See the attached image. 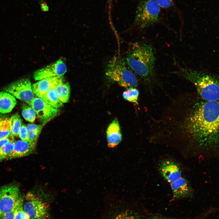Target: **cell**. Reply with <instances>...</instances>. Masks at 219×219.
I'll use <instances>...</instances> for the list:
<instances>
[{"instance_id": "cell-1", "label": "cell", "mask_w": 219, "mask_h": 219, "mask_svg": "<svg viewBox=\"0 0 219 219\" xmlns=\"http://www.w3.org/2000/svg\"><path fill=\"white\" fill-rule=\"evenodd\" d=\"M155 127L173 142L218 144L219 100H204L197 93H180L163 109Z\"/></svg>"}, {"instance_id": "cell-2", "label": "cell", "mask_w": 219, "mask_h": 219, "mask_svg": "<svg viewBox=\"0 0 219 219\" xmlns=\"http://www.w3.org/2000/svg\"><path fill=\"white\" fill-rule=\"evenodd\" d=\"M129 68L146 86L148 92L153 95L154 88H163L157 77L155 70L156 58L151 44L143 43L130 50L125 58Z\"/></svg>"}, {"instance_id": "cell-3", "label": "cell", "mask_w": 219, "mask_h": 219, "mask_svg": "<svg viewBox=\"0 0 219 219\" xmlns=\"http://www.w3.org/2000/svg\"><path fill=\"white\" fill-rule=\"evenodd\" d=\"M190 82L203 99L219 100V80L207 72L179 66L175 73Z\"/></svg>"}, {"instance_id": "cell-4", "label": "cell", "mask_w": 219, "mask_h": 219, "mask_svg": "<svg viewBox=\"0 0 219 219\" xmlns=\"http://www.w3.org/2000/svg\"><path fill=\"white\" fill-rule=\"evenodd\" d=\"M105 75L109 82L116 83L122 87L136 88L138 84L136 75L128 65L125 58L120 57H114L108 61Z\"/></svg>"}, {"instance_id": "cell-5", "label": "cell", "mask_w": 219, "mask_h": 219, "mask_svg": "<svg viewBox=\"0 0 219 219\" xmlns=\"http://www.w3.org/2000/svg\"><path fill=\"white\" fill-rule=\"evenodd\" d=\"M160 6L155 0H144L137 8L134 23L139 29L147 28L157 22Z\"/></svg>"}, {"instance_id": "cell-6", "label": "cell", "mask_w": 219, "mask_h": 219, "mask_svg": "<svg viewBox=\"0 0 219 219\" xmlns=\"http://www.w3.org/2000/svg\"><path fill=\"white\" fill-rule=\"evenodd\" d=\"M3 90L30 106L34 98L30 81L27 78L15 81L6 86Z\"/></svg>"}, {"instance_id": "cell-7", "label": "cell", "mask_w": 219, "mask_h": 219, "mask_svg": "<svg viewBox=\"0 0 219 219\" xmlns=\"http://www.w3.org/2000/svg\"><path fill=\"white\" fill-rule=\"evenodd\" d=\"M26 198L23 208L30 219H46L48 217V208L45 203L30 193L27 194Z\"/></svg>"}, {"instance_id": "cell-8", "label": "cell", "mask_w": 219, "mask_h": 219, "mask_svg": "<svg viewBox=\"0 0 219 219\" xmlns=\"http://www.w3.org/2000/svg\"><path fill=\"white\" fill-rule=\"evenodd\" d=\"M23 197L17 186L10 184L0 188V217L10 211Z\"/></svg>"}, {"instance_id": "cell-9", "label": "cell", "mask_w": 219, "mask_h": 219, "mask_svg": "<svg viewBox=\"0 0 219 219\" xmlns=\"http://www.w3.org/2000/svg\"><path fill=\"white\" fill-rule=\"evenodd\" d=\"M30 106L43 125L55 117L59 112L58 109L52 107L38 97L34 98Z\"/></svg>"}, {"instance_id": "cell-10", "label": "cell", "mask_w": 219, "mask_h": 219, "mask_svg": "<svg viewBox=\"0 0 219 219\" xmlns=\"http://www.w3.org/2000/svg\"><path fill=\"white\" fill-rule=\"evenodd\" d=\"M158 170L162 176L170 183L182 177V171L179 164L171 158H165L160 161Z\"/></svg>"}, {"instance_id": "cell-11", "label": "cell", "mask_w": 219, "mask_h": 219, "mask_svg": "<svg viewBox=\"0 0 219 219\" xmlns=\"http://www.w3.org/2000/svg\"><path fill=\"white\" fill-rule=\"evenodd\" d=\"M67 67L63 61L60 59L34 72L33 76L36 81L54 76H61L67 71Z\"/></svg>"}, {"instance_id": "cell-12", "label": "cell", "mask_w": 219, "mask_h": 219, "mask_svg": "<svg viewBox=\"0 0 219 219\" xmlns=\"http://www.w3.org/2000/svg\"><path fill=\"white\" fill-rule=\"evenodd\" d=\"M63 82V76L47 77L38 81L32 85L35 95L40 97L43 94L54 88Z\"/></svg>"}, {"instance_id": "cell-13", "label": "cell", "mask_w": 219, "mask_h": 219, "mask_svg": "<svg viewBox=\"0 0 219 219\" xmlns=\"http://www.w3.org/2000/svg\"><path fill=\"white\" fill-rule=\"evenodd\" d=\"M170 184L173 197L175 199L191 197L193 195V188L185 178L182 177Z\"/></svg>"}, {"instance_id": "cell-14", "label": "cell", "mask_w": 219, "mask_h": 219, "mask_svg": "<svg viewBox=\"0 0 219 219\" xmlns=\"http://www.w3.org/2000/svg\"><path fill=\"white\" fill-rule=\"evenodd\" d=\"M36 144L30 141L19 140L16 141L12 151L6 159L22 157L28 155L34 151Z\"/></svg>"}, {"instance_id": "cell-15", "label": "cell", "mask_w": 219, "mask_h": 219, "mask_svg": "<svg viewBox=\"0 0 219 219\" xmlns=\"http://www.w3.org/2000/svg\"><path fill=\"white\" fill-rule=\"evenodd\" d=\"M108 146L114 148L121 142L122 136L118 120L115 118L109 124L106 131Z\"/></svg>"}, {"instance_id": "cell-16", "label": "cell", "mask_w": 219, "mask_h": 219, "mask_svg": "<svg viewBox=\"0 0 219 219\" xmlns=\"http://www.w3.org/2000/svg\"><path fill=\"white\" fill-rule=\"evenodd\" d=\"M17 103L15 97L5 92H0V113L5 114L11 112Z\"/></svg>"}, {"instance_id": "cell-17", "label": "cell", "mask_w": 219, "mask_h": 219, "mask_svg": "<svg viewBox=\"0 0 219 219\" xmlns=\"http://www.w3.org/2000/svg\"><path fill=\"white\" fill-rule=\"evenodd\" d=\"M52 107L58 109L62 106L63 103L59 99L54 89H53L43 94L40 97Z\"/></svg>"}, {"instance_id": "cell-18", "label": "cell", "mask_w": 219, "mask_h": 219, "mask_svg": "<svg viewBox=\"0 0 219 219\" xmlns=\"http://www.w3.org/2000/svg\"><path fill=\"white\" fill-rule=\"evenodd\" d=\"M57 95L59 100L62 103H67L70 96V87L68 82H64L54 88Z\"/></svg>"}, {"instance_id": "cell-19", "label": "cell", "mask_w": 219, "mask_h": 219, "mask_svg": "<svg viewBox=\"0 0 219 219\" xmlns=\"http://www.w3.org/2000/svg\"><path fill=\"white\" fill-rule=\"evenodd\" d=\"M108 219H142L136 212L129 209H124L116 211Z\"/></svg>"}, {"instance_id": "cell-20", "label": "cell", "mask_w": 219, "mask_h": 219, "mask_svg": "<svg viewBox=\"0 0 219 219\" xmlns=\"http://www.w3.org/2000/svg\"><path fill=\"white\" fill-rule=\"evenodd\" d=\"M9 121L12 136H18L19 131L22 125V121L20 116L16 113L11 116L9 119Z\"/></svg>"}, {"instance_id": "cell-21", "label": "cell", "mask_w": 219, "mask_h": 219, "mask_svg": "<svg viewBox=\"0 0 219 219\" xmlns=\"http://www.w3.org/2000/svg\"><path fill=\"white\" fill-rule=\"evenodd\" d=\"M138 90L135 87L127 88L123 93V99L130 102L137 103L139 96Z\"/></svg>"}, {"instance_id": "cell-22", "label": "cell", "mask_w": 219, "mask_h": 219, "mask_svg": "<svg viewBox=\"0 0 219 219\" xmlns=\"http://www.w3.org/2000/svg\"><path fill=\"white\" fill-rule=\"evenodd\" d=\"M12 136L9 119L4 118L0 121V139Z\"/></svg>"}, {"instance_id": "cell-23", "label": "cell", "mask_w": 219, "mask_h": 219, "mask_svg": "<svg viewBox=\"0 0 219 219\" xmlns=\"http://www.w3.org/2000/svg\"><path fill=\"white\" fill-rule=\"evenodd\" d=\"M22 115L26 120L31 123L33 122L35 120L36 113L30 106L24 104L22 106Z\"/></svg>"}, {"instance_id": "cell-24", "label": "cell", "mask_w": 219, "mask_h": 219, "mask_svg": "<svg viewBox=\"0 0 219 219\" xmlns=\"http://www.w3.org/2000/svg\"><path fill=\"white\" fill-rule=\"evenodd\" d=\"M15 142L13 138L0 148V162L6 159L12 151Z\"/></svg>"}, {"instance_id": "cell-25", "label": "cell", "mask_w": 219, "mask_h": 219, "mask_svg": "<svg viewBox=\"0 0 219 219\" xmlns=\"http://www.w3.org/2000/svg\"><path fill=\"white\" fill-rule=\"evenodd\" d=\"M23 201L17 208L13 219H30L25 212L23 208Z\"/></svg>"}, {"instance_id": "cell-26", "label": "cell", "mask_w": 219, "mask_h": 219, "mask_svg": "<svg viewBox=\"0 0 219 219\" xmlns=\"http://www.w3.org/2000/svg\"><path fill=\"white\" fill-rule=\"evenodd\" d=\"M23 201V198L21 199L9 211L0 217V219H13L16 210L19 204Z\"/></svg>"}, {"instance_id": "cell-27", "label": "cell", "mask_w": 219, "mask_h": 219, "mask_svg": "<svg viewBox=\"0 0 219 219\" xmlns=\"http://www.w3.org/2000/svg\"><path fill=\"white\" fill-rule=\"evenodd\" d=\"M19 136L21 140L29 141L27 126L22 125L19 131Z\"/></svg>"}, {"instance_id": "cell-28", "label": "cell", "mask_w": 219, "mask_h": 219, "mask_svg": "<svg viewBox=\"0 0 219 219\" xmlns=\"http://www.w3.org/2000/svg\"><path fill=\"white\" fill-rule=\"evenodd\" d=\"M43 125L29 123L27 125L28 132H35L40 133Z\"/></svg>"}, {"instance_id": "cell-29", "label": "cell", "mask_w": 219, "mask_h": 219, "mask_svg": "<svg viewBox=\"0 0 219 219\" xmlns=\"http://www.w3.org/2000/svg\"><path fill=\"white\" fill-rule=\"evenodd\" d=\"M159 5L164 8H169L172 5L173 0H155Z\"/></svg>"}, {"instance_id": "cell-30", "label": "cell", "mask_w": 219, "mask_h": 219, "mask_svg": "<svg viewBox=\"0 0 219 219\" xmlns=\"http://www.w3.org/2000/svg\"><path fill=\"white\" fill-rule=\"evenodd\" d=\"M14 138L13 136L9 137L0 139V148Z\"/></svg>"}, {"instance_id": "cell-31", "label": "cell", "mask_w": 219, "mask_h": 219, "mask_svg": "<svg viewBox=\"0 0 219 219\" xmlns=\"http://www.w3.org/2000/svg\"><path fill=\"white\" fill-rule=\"evenodd\" d=\"M147 219H175L161 215H155L149 217Z\"/></svg>"}, {"instance_id": "cell-32", "label": "cell", "mask_w": 219, "mask_h": 219, "mask_svg": "<svg viewBox=\"0 0 219 219\" xmlns=\"http://www.w3.org/2000/svg\"><path fill=\"white\" fill-rule=\"evenodd\" d=\"M112 0H108V11L109 13L111 12Z\"/></svg>"}, {"instance_id": "cell-33", "label": "cell", "mask_w": 219, "mask_h": 219, "mask_svg": "<svg viewBox=\"0 0 219 219\" xmlns=\"http://www.w3.org/2000/svg\"><path fill=\"white\" fill-rule=\"evenodd\" d=\"M45 5L44 4L42 5V6H42V8H43V10H47V8H48V7H47V5Z\"/></svg>"}, {"instance_id": "cell-34", "label": "cell", "mask_w": 219, "mask_h": 219, "mask_svg": "<svg viewBox=\"0 0 219 219\" xmlns=\"http://www.w3.org/2000/svg\"><path fill=\"white\" fill-rule=\"evenodd\" d=\"M4 118H5V116H4V115H2L0 113V119Z\"/></svg>"}, {"instance_id": "cell-35", "label": "cell", "mask_w": 219, "mask_h": 219, "mask_svg": "<svg viewBox=\"0 0 219 219\" xmlns=\"http://www.w3.org/2000/svg\"><path fill=\"white\" fill-rule=\"evenodd\" d=\"M4 119V118L0 119V121L1 120H2V119Z\"/></svg>"}]
</instances>
